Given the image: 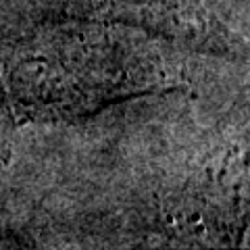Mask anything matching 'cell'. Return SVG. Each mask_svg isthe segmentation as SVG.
<instances>
[{"instance_id":"1","label":"cell","mask_w":250,"mask_h":250,"mask_svg":"<svg viewBox=\"0 0 250 250\" xmlns=\"http://www.w3.org/2000/svg\"><path fill=\"white\" fill-rule=\"evenodd\" d=\"M92 17L144 27L190 48L229 52L238 40L198 0H85Z\"/></svg>"}]
</instances>
